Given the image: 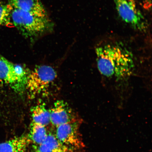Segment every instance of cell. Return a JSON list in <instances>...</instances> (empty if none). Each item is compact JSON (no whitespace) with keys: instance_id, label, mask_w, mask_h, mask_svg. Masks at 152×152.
Here are the masks:
<instances>
[{"instance_id":"cell-3","label":"cell","mask_w":152,"mask_h":152,"mask_svg":"<svg viewBox=\"0 0 152 152\" xmlns=\"http://www.w3.org/2000/svg\"><path fill=\"white\" fill-rule=\"evenodd\" d=\"M29 73L23 66L12 63L0 54V82L8 85L15 92L22 94L26 90Z\"/></svg>"},{"instance_id":"cell-10","label":"cell","mask_w":152,"mask_h":152,"mask_svg":"<svg viewBox=\"0 0 152 152\" xmlns=\"http://www.w3.org/2000/svg\"><path fill=\"white\" fill-rule=\"evenodd\" d=\"M30 142L28 136L15 137L0 143V152H25Z\"/></svg>"},{"instance_id":"cell-13","label":"cell","mask_w":152,"mask_h":152,"mask_svg":"<svg viewBox=\"0 0 152 152\" xmlns=\"http://www.w3.org/2000/svg\"><path fill=\"white\" fill-rule=\"evenodd\" d=\"M12 9V7L9 3L0 4V26H13L11 17Z\"/></svg>"},{"instance_id":"cell-11","label":"cell","mask_w":152,"mask_h":152,"mask_svg":"<svg viewBox=\"0 0 152 152\" xmlns=\"http://www.w3.org/2000/svg\"><path fill=\"white\" fill-rule=\"evenodd\" d=\"M31 113L32 121L45 126L50 123L49 110L47 109L45 104L39 103L31 108Z\"/></svg>"},{"instance_id":"cell-9","label":"cell","mask_w":152,"mask_h":152,"mask_svg":"<svg viewBox=\"0 0 152 152\" xmlns=\"http://www.w3.org/2000/svg\"><path fill=\"white\" fill-rule=\"evenodd\" d=\"M35 152H75V151L61 142L55 135L48 134L47 137L42 143L33 145Z\"/></svg>"},{"instance_id":"cell-1","label":"cell","mask_w":152,"mask_h":152,"mask_svg":"<svg viewBox=\"0 0 152 152\" xmlns=\"http://www.w3.org/2000/svg\"><path fill=\"white\" fill-rule=\"evenodd\" d=\"M97 66L101 75L115 84L128 83L134 73V54L121 42H108L95 49Z\"/></svg>"},{"instance_id":"cell-4","label":"cell","mask_w":152,"mask_h":152,"mask_svg":"<svg viewBox=\"0 0 152 152\" xmlns=\"http://www.w3.org/2000/svg\"><path fill=\"white\" fill-rule=\"evenodd\" d=\"M54 68L47 65L38 66L29 72L26 81V90L31 99L42 94L56 77Z\"/></svg>"},{"instance_id":"cell-6","label":"cell","mask_w":152,"mask_h":152,"mask_svg":"<svg viewBox=\"0 0 152 152\" xmlns=\"http://www.w3.org/2000/svg\"><path fill=\"white\" fill-rule=\"evenodd\" d=\"M82 121L80 119L56 127L55 136L62 143L75 151L84 147L79 132Z\"/></svg>"},{"instance_id":"cell-12","label":"cell","mask_w":152,"mask_h":152,"mask_svg":"<svg viewBox=\"0 0 152 152\" xmlns=\"http://www.w3.org/2000/svg\"><path fill=\"white\" fill-rule=\"evenodd\" d=\"M48 134L45 126L32 121L28 136L33 145H38L42 143L46 139Z\"/></svg>"},{"instance_id":"cell-5","label":"cell","mask_w":152,"mask_h":152,"mask_svg":"<svg viewBox=\"0 0 152 152\" xmlns=\"http://www.w3.org/2000/svg\"><path fill=\"white\" fill-rule=\"evenodd\" d=\"M114 1L117 12L124 22L137 31H146L148 27L147 20L134 0Z\"/></svg>"},{"instance_id":"cell-7","label":"cell","mask_w":152,"mask_h":152,"mask_svg":"<svg viewBox=\"0 0 152 152\" xmlns=\"http://www.w3.org/2000/svg\"><path fill=\"white\" fill-rule=\"evenodd\" d=\"M49 112L50 123L56 127L80 119L69 104L63 100L57 101L55 102Z\"/></svg>"},{"instance_id":"cell-8","label":"cell","mask_w":152,"mask_h":152,"mask_svg":"<svg viewBox=\"0 0 152 152\" xmlns=\"http://www.w3.org/2000/svg\"><path fill=\"white\" fill-rule=\"evenodd\" d=\"M11 6L17 7L35 16L48 17L47 11L39 0H9Z\"/></svg>"},{"instance_id":"cell-2","label":"cell","mask_w":152,"mask_h":152,"mask_svg":"<svg viewBox=\"0 0 152 152\" xmlns=\"http://www.w3.org/2000/svg\"><path fill=\"white\" fill-rule=\"evenodd\" d=\"M11 7V17L12 25L26 38L35 39L50 31L52 28V23L48 17L36 16Z\"/></svg>"}]
</instances>
